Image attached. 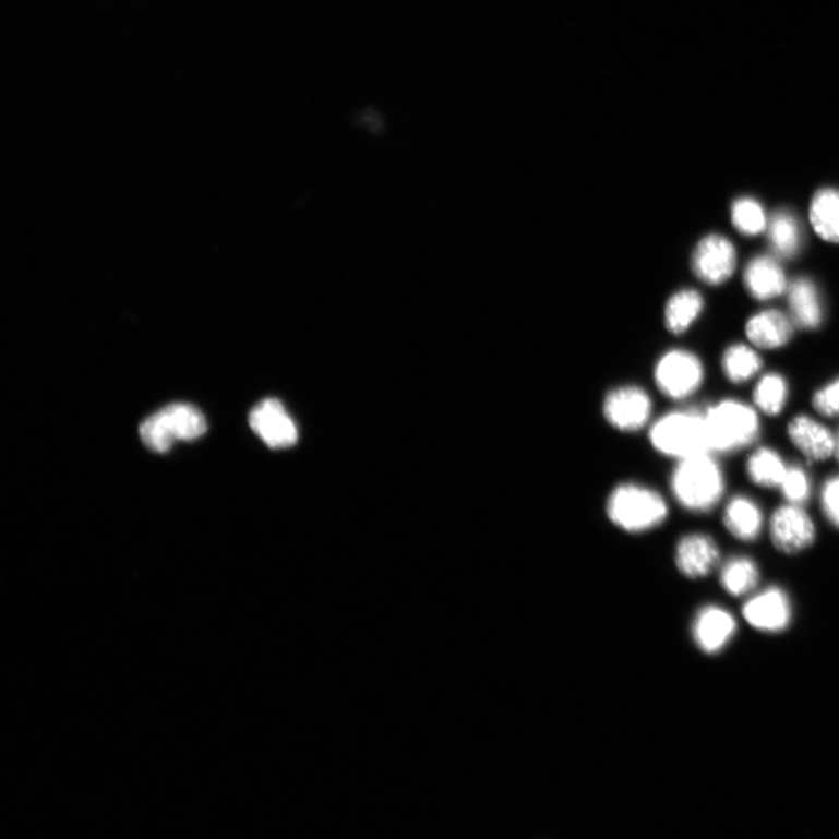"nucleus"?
<instances>
[{
	"label": "nucleus",
	"mask_w": 839,
	"mask_h": 839,
	"mask_svg": "<svg viewBox=\"0 0 839 839\" xmlns=\"http://www.w3.org/2000/svg\"><path fill=\"white\" fill-rule=\"evenodd\" d=\"M671 486L683 507L707 512L722 499L724 476L710 453H704L680 459Z\"/></svg>",
	"instance_id": "1"
},
{
	"label": "nucleus",
	"mask_w": 839,
	"mask_h": 839,
	"mask_svg": "<svg viewBox=\"0 0 839 839\" xmlns=\"http://www.w3.org/2000/svg\"><path fill=\"white\" fill-rule=\"evenodd\" d=\"M709 453H732L747 447L759 435L760 423L755 409L724 400L705 412Z\"/></svg>",
	"instance_id": "2"
},
{
	"label": "nucleus",
	"mask_w": 839,
	"mask_h": 839,
	"mask_svg": "<svg viewBox=\"0 0 839 839\" xmlns=\"http://www.w3.org/2000/svg\"><path fill=\"white\" fill-rule=\"evenodd\" d=\"M608 517L631 534L647 532L661 525L668 507L659 492L635 483L615 488L607 504Z\"/></svg>",
	"instance_id": "3"
},
{
	"label": "nucleus",
	"mask_w": 839,
	"mask_h": 839,
	"mask_svg": "<svg viewBox=\"0 0 839 839\" xmlns=\"http://www.w3.org/2000/svg\"><path fill=\"white\" fill-rule=\"evenodd\" d=\"M649 440L660 454L680 459L709 453L705 413L676 410L650 428Z\"/></svg>",
	"instance_id": "4"
},
{
	"label": "nucleus",
	"mask_w": 839,
	"mask_h": 839,
	"mask_svg": "<svg viewBox=\"0 0 839 839\" xmlns=\"http://www.w3.org/2000/svg\"><path fill=\"white\" fill-rule=\"evenodd\" d=\"M207 420L190 404H172L160 409L141 424V438L146 447L167 453L177 441H194L207 432Z\"/></svg>",
	"instance_id": "5"
},
{
	"label": "nucleus",
	"mask_w": 839,
	"mask_h": 839,
	"mask_svg": "<svg viewBox=\"0 0 839 839\" xmlns=\"http://www.w3.org/2000/svg\"><path fill=\"white\" fill-rule=\"evenodd\" d=\"M656 382L664 396L675 400L694 395L704 382L705 370L699 359L686 350H671L657 363Z\"/></svg>",
	"instance_id": "6"
},
{
	"label": "nucleus",
	"mask_w": 839,
	"mask_h": 839,
	"mask_svg": "<svg viewBox=\"0 0 839 839\" xmlns=\"http://www.w3.org/2000/svg\"><path fill=\"white\" fill-rule=\"evenodd\" d=\"M769 535L778 551L793 555L806 551L814 543L816 529L806 511L800 505L789 504L774 513Z\"/></svg>",
	"instance_id": "7"
},
{
	"label": "nucleus",
	"mask_w": 839,
	"mask_h": 839,
	"mask_svg": "<svg viewBox=\"0 0 839 839\" xmlns=\"http://www.w3.org/2000/svg\"><path fill=\"white\" fill-rule=\"evenodd\" d=\"M607 421L623 432H636L652 415V401L638 386H622L608 393L603 404Z\"/></svg>",
	"instance_id": "8"
},
{
	"label": "nucleus",
	"mask_w": 839,
	"mask_h": 839,
	"mask_svg": "<svg viewBox=\"0 0 839 839\" xmlns=\"http://www.w3.org/2000/svg\"><path fill=\"white\" fill-rule=\"evenodd\" d=\"M738 264V254L728 238L710 235L702 239L693 253L692 267L696 277L712 286L729 280Z\"/></svg>",
	"instance_id": "9"
},
{
	"label": "nucleus",
	"mask_w": 839,
	"mask_h": 839,
	"mask_svg": "<svg viewBox=\"0 0 839 839\" xmlns=\"http://www.w3.org/2000/svg\"><path fill=\"white\" fill-rule=\"evenodd\" d=\"M249 423L251 430L273 450L292 447L299 438L297 424L277 399H266L254 406Z\"/></svg>",
	"instance_id": "10"
},
{
	"label": "nucleus",
	"mask_w": 839,
	"mask_h": 839,
	"mask_svg": "<svg viewBox=\"0 0 839 839\" xmlns=\"http://www.w3.org/2000/svg\"><path fill=\"white\" fill-rule=\"evenodd\" d=\"M746 622L764 632H780L789 626L792 609L789 597L779 588H769L750 599L743 609Z\"/></svg>",
	"instance_id": "11"
},
{
	"label": "nucleus",
	"mask_w": 839,
	"mask_h": 839,
	"mask_svg": "<svg viewBox=\"0 0 839 839\" xmlns=\"http://www.w3.org/2000/svg\"><path fill=\"white\" fill-rule=\"evenodd\" d=\"M719 558L717 543L707 535L683 537L676 546V566L688 578L708 576L717 567Z\"/></svg>",
	"instance_id": "12"
},
{
	"label": "nucleus",
	"mask_w": 839,
	"mask_h": 839,
	"mask_svg": "<svg viewBox=\"0 0 839 839\" xmlns=\"http://www.w3.org/2000/svg\"><path fill=\"white\" fill-rule=\"evenodd\" d=\"M789 435L795 447L812 462L835 455L836 438L826 426L811 417H795L789 424Z\"/></svg>",
	"instance_id": "13"
},
{
	"label": "nucleus",
	"mask_w": 839,
	"mask_h": 839,
	"mask_svg": "<svg viewBox=\"0 0 839 839\" xmlns=\"http://www.w3.org/2000/svg\"><path fill=\"white\" fill-rule=\"evenodd\" d=\"M735 621L727 610L708 607L700 610L694 623V638L706 654H717L734 636Z\"/></svg>",
	"instance_id": "14"
},
{
	"label": "nucleus",
	"mask_w": 839,
	"mask_h": 839,
	"mask_svg": "<svg viewBox=\"0 0 839 839\" xmlns=\"http://www.w3.org/2000/svg\"><path fill=\"white\" fill-rule=\"evenodd\" d=\"M744 283L748 293L757 300H769L781 296L787 289L784 272L772 256L760 255L745 268Z\"/></svg>",
	"instance_id": "15"
},
{
	"label": "nucleus",
	"mask_w": 839,
	"mask_h": 839,
	"mask_svg": "<svg viewBox=\"0 0 839 839\" xmlns=\"http://www.w3.org/2000/svg\"><path fill=\"white\" fill-rule=\"evenodd\" d=\"M746 335L753 346L774 350L789 344L793 335V325L781 312L765 311L747 322Z\"/></svg>",
	"instance_id": "16"
},
{
	"label": "nucleus",
	"mask_w": 839,
	"mask_h": 839,
	"mask_svg": "<svg viewBox=\"0 0 839 839\" xmlns=\"http://www.w3.org/2000/svg\"><path fill=\"white\" fill-rule=\"evenodd\" d=\"M723 522L735 539L748 542L760 536L764 516L757 503L747 496L739 495L727 505Z\"/></svg>",
	"instance_id": "17"
},
{
	"label": "nucleus",
	"mask_w": 839,
	"mask_h": 839,
	"mask_svg": "<svg viewBox=\"0 0 839 839\" xmlns=\"http://www.w3.org/2000/svg\"><path fill=\"white\" fill-rule=\"evenodd\" d=\"M789 304L792 319L803 329H815L822 321V305L814 283L807 278L795 279L789 287Z\"/></svg>",
	"instance_id": "18"
},
{
	"label": "nucleus",
	"mask_w": 839,
	"mask_h": 839,
	"mask_svg": "<svg viewBox=\"0 0 839 839\" xmlns=\"http://www.w3.org/2000/svg\"><path fill=\"white\" fill-rule=\"evenodd\" d=\"M767 235L770 249L779 259L792 260L802 245V229L790 212L779 211L768 219Z\"/></svg>",
	"instance_id": "19"
},
{
	"label": "nucleus",
	"mask_w": 839,
	"mask_h": 839,
	"mask_svg": "<svg viewBox=\"0 0 839 839\" xmlns=\"http://www.w3.org/2000/svg\"><path fill=\"white\" fill-rule=\"evenodd\" d=\"M810 215L816 233L827 242L839 244V191L827 188L817 192Z\"/></svg>",
	"instance_id": "20"
},
{
	"label": "nucleus",
	"mask_w": 839,
	"mask_h": 839,
	"mask_svg": "<svg viewBox=\"0 0 839 839\" xmlns=\"http://www.w3.org/2000/svg\"><path fill=\"white\" fill-rule=\"evenodd\" d=\"M704 298L693 289H683L668 300L664 308V323L675 335L688 331L704 310Z\"/></svg>",
	"instance_id": "21"
},
{
	"label": "nucleus",
	"mask_w": 839,
	"mask_h": 839,
	"mask_svg": "<svg viewBox=\"0 0 839 839\" xmlns=\"http://www.w3.org/2000/svg\"><path fill=\"white\" fill-rule=\"evenodd\" d=\"M781 456L769 448L758 450L747 460L746 471L753 483L758 487L772 489L780 488L787 471Z\"/></svg>",
	"instance_id": "22"
},
{
	"label": "nucleus",
	"mask_w": 839,
	"mask_h": 839,
	"mask_svg": "<svg viewBox=\"0 0 839 839\" xmlns=\"http://www.w3.org/2000/svg\"><path fill=\"white\" fill-rule=\"evenodd\" d=\"M759 582L757 564L746 556H734L723 566L721 585L734 597H741L756 588Z\"/></svg>",
	"instance_id": "23"
},
{
	"label": "nucleus",
	"mask_w": 839,
	"mask_h": 839,
	"mask_svg": "<svg viewBox=\"0 0 839 839\" xmlns=\"http://www.w3.org/2000/svg\"><path fill=\"white\" fill-rule=\"evenodd\" d=\"M727 379L733 384L746 383L762 369L759 355L743 345H734L727 349L722 359Z\"/></svg>",
	"instance_id": "24"
},
{
	"label": "nucleus",
	"mask_w": 839,
	"mask_h": 839,
	"mask_svg": "<svg viewBox=\"0 0 839 839\" xmlns=\"http://www.w3.org/2000/svg\"><path fill=\"white\" fill-rule=\"evenodd\" d=\"M789 399V385L783 376L769 373L763 376L753 392V401L769 417L779 416Z\"/></svg>",
	"instance_id": "25"
},
{
	"label": "nucleus",
	"mask_w": 839,
	"mask_h": 839,
	"mask_svg": "<svg viewBox=\"0 0 839 839\" xmlns=\"http://www.w3.org/2000/svg\"><path fill=\"white\" fill-rule=\"evenodd\" d=\"M731 218L733 227L745 236H757L768 225L762 204L751 197L740 199L732 204Z\"/></svg>",
	"instance_id": "26"
},
{
	"label": "nucleus",
	"mask_w": 839,
	"mask_h": 839,
	"mask_svg": "<svg viewBox=\"0 0 839 839\" xmlns=\"http://www.w3.org/2000/svg\"><path fill=\"white\" fill-rule=\"evenodd\" d=\"M780 489L784 499L789 501L790 504L801 505L806 503L811 494L808 475L802 468H789L782 479Z\"/></svg>",
	"instance_id": "27"
},
{
	"label": "nucleus",
	"mask_w": 839,
	"mask_h": 839,
	"mask_svg": "<svg viewBox=\"0 0 839 839\" xmlns=\"http://www.w3.org/2000/svg\"><path fill=\"white\" fill-rule=\"evenodd\" d=\"M813 407L820 416L827 418L839 417V379L815 393Z\"/></svg>",
	"instance_id": "28"
},
{
	"label": "nucleus",
	"mask_w": 839,
	"mask_h": 839,
	"mask_svg": "<svg viewBox=\"0 0 839 839\" xmlns=\"http://www.w3.org/2000/svg\"><path fill=\"white\" fill-rule=\"evenodd\" d=\"M820 503L828 520L839 528V476L830 478L822 489Z\"/></svg>",
	"instance_id": "29"
},
{
	"label": "nucleus",
	"mask_w": 839,
	"mask_h": 839,
	"mask_svg": "<svg viewBox=\"0 0 839 839\" xmlns=\"http://www.w3.org/2000/svg\"><path fill=\"white\" fill-rule=\"evenodd\" d=\"M835 455H836V457H837V459H838V462H839V433H838V435H837V438H836V444H835Z\"/></svg>",
	"instance_id": "30"
}]
</instances>
